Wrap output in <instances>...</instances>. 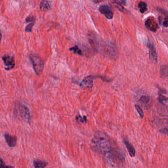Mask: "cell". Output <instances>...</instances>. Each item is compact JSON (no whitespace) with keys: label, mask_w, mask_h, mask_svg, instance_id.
Returning <instances> with one entry per match:
<instances>
[{"label":"cell","mask_w":168,"mask_h":168,"mask_svg":"<svg viewBox=\"0 0 168 168\" xmlns=\"http://www.w3.org/2000/svg\"><path fill=\"white\" fill-rule=\"evenodd\" d=\"M35 22H31L29 25H27V26L26 27V28L25 29V31L26 32H31L32 31V28L34 26V24H35Z\"/></svg>","instance_id":"obj_17"},{"label":"cell","mask_w":168,"mask_h":168,"mask_svg":"<svg viewBox=\"0 0 168 168\" xmlns=\"http://www.w3.org/2000/svg\"><path fill=\"white\" fill-rule=\"evenodd\" d=\"M149 101V97L148 96L144 95L141 97V99H140V102L144 104L148 103Z\"/></svg>","instance_id":"obj_15"},{"label":"cell","mask_w":168,"mask_h":168,"mask_svg":"<svg viewBox=\"0 0 168 168\" xmlns=\"http://www.w3.org/2000/svg\"><path fill=\"white\" fill-rule=\"evenodd\" d=\"M99 10L100 12L104 15L107 19H111L113 18V11H112V9H111V7L108 6V5H102L100 6Z\"/></svg>","instance_id":"obj_6"},{"label":"cell","mask_w":168,"mask_h":168,"mask_svg":"<svg viewBox=\"0 0 168 168\" xmlns=\"http://www.w3.org/2000/svg\"><path fill=\"white\" fill-rule=\"evenodd\" d=\"M116 4L120 5L121 6H124L126 5V0H113Z\"/></svg>","instance_id":"obj_19"},{"label":"cell","mask_w":168,"mask_h":168,"mask_svg":"<svg viewBox=\"0 0 168 168\" xmlns=\"http://www.w3.org/2000/svg\"><path fill=\"white\" fill-rule=\"evenodd\" d=\"M163 25L165 27H168V19L167 18L165 19L163 23Z\"/></svg>","instance_id":"obj_24"},{"label":"cell","mask_w":168,"mask_h":168,"mask_svg":"<svg viewBox=\"0 0 168 168\" xmlns=\"http://www.w3.org/2000/svg\"><path fill=\"white\" fill-rule=\"evenodd\" d=\"M2 59L5 64L6 69L9 70L15 67V59L13 57L10 55H5L2 57Z\"/></svg>","instance_id":"obj_4"},{"label":"cell","mask_w":168,"mask_h":168,"mask_svg":"<svg viewBox=\"0 0 168 168\" xmlns=\"http://www.w3.org/2000/svg\"><path fill=\"white\" fill-rule=\"evenodd\" d=\"M124 143L125 144V146L127 148V150L128 151L131 157H134L135 155L136 151L133 145L131 144V143L129 142L128 140L126 139H124Z\"/></svg>","instance_id":"obj_9"},{"label":"cell","mask_w":168,"mask_h":168,"mask_svg":"<svg viewBox=\"0 0 168 168\" xmlns=\"http://www.w3.org/2000/svg\"><path fill=\"white\" fill-rule=\"evenodd\" d=\"M147 45L149 49V55L150 60L153 62L156 63L158 61V55L156 53L155 45L153 42H149Z\"/></svg>","instance_id":"obj_5"},{"label":"cell","mask_w":168,"mask_h":168,"mask_svg":"<svg viewBox=\"0 0 168 168\" xmlns=\"http://www.w3.org/2000/svg\"><path fill=\"white\" fill-rule=\"evenodd\" d=\"M15 112L16 115L21 118L26 123H30L31 119L30 112L26 106L20 102H16L15 105Z\"/></svg>","instance_id":"obj_2"},{"label":"cell","mask_w":168,"mask_h":168,"mask_svg":"<svg viewBox=\"0 0 168 168\" xmlns=\"http://www.w3.org/2000/svg\"><path fill=\"white\" fill-rule=\"evenodd\" d=\"M2 38V35L1 32L0 31V41H1Z\"/></svg>","instance_id":"obj_25"},{"label":"cell","mask_w":168,"mask_h":168,"mask_svg":"<svg viewBox=\"0 0 168 168\" xmlns=\"http://www.w3.org/2000/svg\"><path fill=\"white\" fill-rule=\"evenodd\" d=\"M159 96L158 99L159 101V102L162 104H163V101H166V100H167L168 99V98L165 97V96H164L163 95H162L161 94H159Z\"/></svg>","instance_id":"obj_20"},{"label":"cell","mask_w":168,"mask_h":168,"mask_svg":"<svg viewBox=\"0 0 168 168\" xmlns=\"http://www.w3.org/2000/svg\"><path fill=\"white\" fill-rule=\"evenodd\" d=\"M135 108H136V110L137 111L138 114L142 118H144V112H143L142 108H141L138 105H135Z\"/></svg>","instance_id":"obj_16"},{"label":"cell","mask_w":168,"mask_h":168,"mask_svg":"<svg viewBox=\"0 0 168 168\" xmlns=\"http://www.w3.org/2000/svg\"><path fill=\"white\" fill-rule=\"evenodd\" d=\"M5 139L6 140V143L10 147H15L16 143V137L10 136V135L6 134H5Z\"/></svg>","instance_id":"obj_10"},{"label":"cell","mask_w":168,"mask_h":168,"mask_svg":"<svg viewBox=\"0 0 168 168\" xmlns=\"http://www.w3.org/2000/svg\"><path fill=\"white\" fill-rule=\"evenodd\" d=\"M0 168H14V167L12 166H6L3 161L0 159Z\"/></svg>","instance_id":"obj_21"},{"label":"cell","mask_w":168,"mask_h":168,"mask_svg":"<svg viewBox=\"0 0 168 168\" xmlns=\"http://www.w3.org/2000/svg\"><path fill=\"white\" fill-rule=\"evenodd\" d=\"M26 21L27 22H32L35 21V18L34 17H27V18L26 19Z\"/></svg>","instance_id":"obj_23"},{"label":"cell","mask_w":168,"mask_h":168,"mask_svg":"<svg viewBox=\"0 0 168 168\" xmlns=\"http://www.w3.org/2000/svg\"><path fill=\"white\" fill-rule=\"evenodd\" d=\"M145 25L149 30L152 32L156 31L158 28V24L153 18L148 19L145 22Z\"/></svg>","instance_id":"obj_8"},{"label":"cell","mask_w":168,"mask_h":168,"mask_svg":"<svg viewBox=\"0 0 168 168\" xmlns=\"http://www.w3.org/2000/svg\"><path fill=\"white\" fill-rule=\"evenodd\" d=\"M30 59L35 73L37 75H39L41 74L43 70L44 66L43 61L39 57L36 56L35 55H32L30 56Z\"/></svg>","instance_id":"obj_3"},{"label":"cell","mask_w":168,"mask_h":168,"mask_svg":"<svg viewBox=\"0 0 168 168\" xmlns=\"http://www.w3.org/2000/svg\"><path fill=\"white\" fill-rule=\"evenodd\" d=\"M91 143L93 146L100 153L106 154L111 151L110 141L104 132L101 131L95 132Z\"/></svg>","instance_id":"obj_1"},{"label":"cell","mask_w":168,"mask_h":168,"mask_svg":"<svg viewBox=\"0 0 168 168\" xmlns=\"http://www.w3.org/2000/svg\"><path fill=\"white\" fill-rule=\"evenodd\" d=\"M69 50L74 51V52L75 53H76V54H78L79 55H83V52H82L81 50L78 47V46H74V47H72L70 48Z\"/></svg>","instance_id":"obj_14"},{"label":"cell","mask_w":168,"mask_h":168,"mask_svg":"<svg viewBox=\"0 0 168 168\" xmlns=\"http://www.w3.org/2000/svg\"><path fill=\"white\" fill-rule=\"evenodd\" d=\"M76 120L80 121L81 123H85L87 120L86 116H84L83 118H82L80 115L77 116L76 117Z\"/></svg>","instance_id":"obj_18"},{"label":"cell","mask_w":168,"mask_h":168,"mask_svg":"<svg viewBox=\"0 0 168 168\" xmlns=\"http://www.w3.org/2000/svg\"><path fill=\"white\" fill-rule=\"evenodd\" d=\"M140 11L141 13H144L147 10V5L144 2H140L138 5Z\"/></svg>","instance_id":"obj_13"},{"label":"cell","mask_w":168,"mask_h":168,"mask_svg":"<svg viewBox=\"0 0 168 168\" xmlns=\"http://www.w3.org/2000/svg\"><path fill=\"white\" fill-rule=\"evenodd\" d=\"M160 132L162 133L168 135V127H165V128H164L161 129L160 130Z\"/></svg>","instance_id":"obj_22"},{"label":"cell","mask_w":168,"mask_h":168,"mask_svg":"<svg viewBox=\"0 0 168 168\" xmlns=\"http://www.w3.org/2000/svg\"><path fill=\"white\" fill-rule=\"evenodd\" d=\"M94 78V76H88L82 81L80 84L81 86L83 88H92Z\"/></svg>","instance_id":"obj_7"},{"label":"cell","mask_w":168,"mask_h":168,"mask_svg":"<svg viewBox=\"0 0 168 168\" xmlns=\"http://www.w3.org/2000/svg\"><path fill=\"white\" fill-rule=\"evenodd\" d=\"M40 9L42 11H46L50 10L51 6L49 2L46 1H43L41 2L40 4Z\"/></svg>","instance_id":"obj_11"},{"label":"cell","mask_w":168,"mask_h":168,"mask_svg":"<svg viewBox=\"0 0 168 168\" xmlns=\"http://www.w3.org/2000/svg\"><path fill=\"white\" fill-rule=\"evenodd\" d=\"M34 165L36 168H44L47 165V163L40 160H36L34 161Z\"/></svg>","instance_id":"obj_12"}]
</instances>
